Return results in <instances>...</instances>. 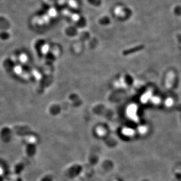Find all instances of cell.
<instances>
[{
  "label": "cell",
  "instance_id": "6da1fadb",
  "mask_svg": "<svg viewBox=\"0 0 181 181\" xmlns=\"http://www.w3.org/2000/svg\"><path fill=\"white\" fill-rule=\"evenodd\" d=\"M10 37V35L6 31H2L0 32V39L3 40H6Z\"/></svg>",
  "mask_w": 181,
  "mask_h": 181
},
{
  "label": "cell",
  "instance_id": "3957f363",
  "mask_svg": "<svg viewBox=\"0 0 181 181\" xmlns=\"http://www.w3.org/2000/svg\"><path fill=\"white\" fill-rule=\"evenodd\" d=\"M166 103L167 106H171V105L173 104V100L171 99H168L166 101Z\"/></svg>",
  "mask_w": 181,
  "mask_h": 181
},
{
  "label": "cell",
  "instance_id": "7a4b0ae2",
  "mask_svg": "<svg viewBox=\"0 0 181 181\" xmlns=\"http://www.w3.org/2000/svg\"><path fill=\"white\" fill-rule=\"evenodd\" d=\"M129 110V113H129L130 116V117H133V116L134 117L135 115V112L136 111V107L134 105L131 106L130 107Z\"/></svg>",
  "mask_w": 181,
  "mask_h": 181
},
{
  "label": "cell",
  "instance_id": "277c9868",
  "mask_svg": "<svg viewBox=\"0 0 181 181\" xmlns=\"http://www.w3.org/2000/svg\"><path fill=\"white\" fill-rule=\"evenodd\" d=\"M152 102H154L155 103H159L160 102V99L159 98L157 97H154L153 99H152Z\"/></svg>",
  "mask_w": 181,
  "mask_h": 181
}]
</instances>
